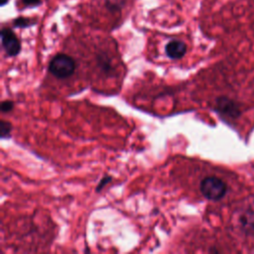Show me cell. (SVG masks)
Returning a JSON list of instances; mask_svg holds the SVG:
<instances>
[{"mask_svg":"<svg viewBox=\"0 0 254 254\" xmlns=\"http://www.w3.org/2000/svg\"><path fill=\"white\" fill-rule=\"evenodd\" d=\"M74 69V60L65 54L56 55L49 64V71L57 78H66L72 74Z\"/></svg>","mask_w":254,"mask_h":254,"instance_id":"6da1fadb","label":"cell"},{"mask_svg":"<svg viewBox=\"0 0 254 254\" xmlns=\"http://www.w3.org/2000/svg\"><path fill=\"white\" fill-rule=\"evenodd\" d=\"M226 184L216 177L204 178L199 185V190L202 195L210 200H218L222 198L226 193Z\"/></svg>","mask_w":254,"mask_h":254,"instance_id":"7a4b0ae2","label":"cell"},{"mask_svg":"<svg viewBox=\"0 0 254 254\" xmlns=\"http://www.w3.org/2000/svg\"><path fill=\"white\" fill-rule=\"evenodd\" d=\"M1 43L5 53L9 57H15L21 51V43L19 39L9 28H3L1 30Z\"/></svg>","mask_w":254,"mask_h":254,"instance_id":"3957f363","label":"cell"},{"mask_svg":"<svg viewBox=\"0 0 254 254\" xmlns=\"http://www.w3.org/2000/svg\"><path fill=\"white\" fill-rule=\"evenodd\" d=\"M216 109L231 118H235L239 115V108L236 103L226 97H220L216 100Z\"/></svg>","mask_w":254,"mask_h":254,"instance_id":"277c9868","label":"cell"},{"mask_svg":"<svg viewBox=\"0 0 254 254\" xmlns=\"http://www.w3.org/2000/svg\"><path fill=\"white\" fill-rule=\"evenodd\" d=\"M166 54L170 59L173 60H179L182 59L186 53H187V46L184 42L179 40H172L170 41L166 48H165Z\"/></svg>","mask_w":254,"mask_h":254,"instance_id":"5b68a950","label":"cell"},{"mask_svg":"<svg viewBox=\"0 0 254 254\" xmlns=\"http://www.w3.org/2000/svg\"><path fill=\"white\" fill-rule=\"evenodd\" d=\"M241 229L247 234H254V211L247 210L242 213L239 219Z\"/></svg>","mask_w":254,"mask_h":254,"instance_id":"8992f818","label":"cell"},{"mask_svg":"<svg viewBox=\"0 0 254 254\" xmlns=\"http://www.w3.org/2000/svg\"><path fill=\"white\" fill-rule=\"evenodd\" d=\"M127 0H104L105 6L110 12H119L126 4Z\"/></svg>","mask_w":254,"mask_h":254,"instance_id":"52a82bcc","label":"cell"},{"mask_svg":"<svg viewBox=\"0 0 254 254\" xmlns=\"http://www.w3.org/2000/svg\"><path fill=\"white\" fill-rule=\"evenodd\" d=\"M12 130V125L5 120L0 121V135L2 139L10 137V133Z\"/></svg>","mask_w":254,"mask_h":254,"instance_id":"ba28073f","label":"cell"},{"mask_svg":"<svg viewBox=\"0 0 254 254\" xmlns=\"http://www.w3.org/2000/svg\"><path fill=\"white\" fill-rule=\"evenodd\" d=\"M32 24H33V22L30 18L19 17V18L15 19V21H14V26L18 27V28H26V27L31 26Z\"/></svg>","mask_w":254,"mask_h":254,"instance_id":"9c48e42d","label":"cell"},{"mask_svg":"<svg viewBox=\"0 0 254 254\" xmlns=\"http://www.w3.org/2000/svg\"><path fill=\"white\" fill-rule=\"evenodd\" d=\"M0 108H1V111L3 113L10 112L14 108V103L11 100H4V101H2Z\"/></svg>","mask_w":254,"mask_h":254,"instance_id":"30bf717a","label":"cell"},{"mask_svg":"<svg viewBox=\"0 0 254 254\" xmlns=\"http://www.w3.org/2000/svg\"><path fill=\"white\" fill-rule=\"evenodd\" d=\"M111 177H109V176H105V177H103L101 180H100V182L98 183V185H97V187H96V189H95V190L97 191V192H99L108 183H110L111 182Z\"/></svg>","mask_w":254,"mask_h":254,"instance_id":"8fae6325","label":"cell"},{"mask_svg":"<svg viewBox=\"0 0 254 254\" xmlns=\"http://www.w3.org/2000/svg\"><path fill=\"white\" fill-rule=\"evenodd\" d=\"M25 6H37L41 3V0H22Z\"/></svg>","mask_w":254,"mask_h":254,"instance_id":"7c38bea8","label":"cell"},{"mask_svg":"<svg viewBox=\"0 0 254 254\" xmlns=\"http://www.w3.org/2000/svg\"><path fill=\"white\" fill-rule=\"evenodd\" d=\"M8 1H9V0H0V4H1V6L6 5V4L8 3Z\"/></svg>","mask_w":254,"mask_h":254,"instance_id":"4fadbf2b","label":"cell"}]
</instances>
